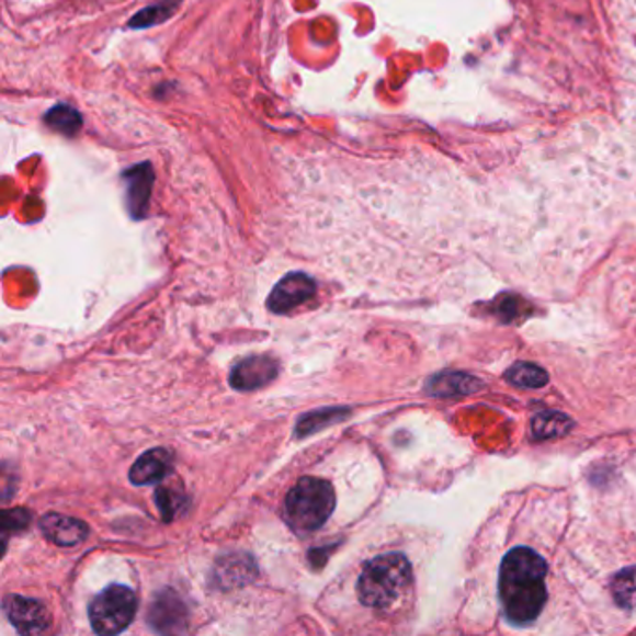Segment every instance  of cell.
Returning <instances> with one entry per match:
<instances>
[{
  "mask_svg": "<svg viewBox=\"0 0 636 636\" xmlns=\"http://www.w3.org/2000/svg\"><path fill=\"white\" fill-rule=\"evenodd\" d=\"M39 529L49 542L57 543L60 547H76L88 537L87 524L79 519L66 518L49 513L39 521Z\"/></svg>",
  "mask_w": 636,
  "mask_h": 636,
  "instance_id": "cell-8",
  "label": "cell"
},
{
  "mask_svg": "<svg viewBox=\"0 0 636 636\" xmlns=\"http://www.w3.org/2000/svg\"><path fill=\"white\" fill-rule=\"evenodd\" d=\"M45 124L64 137L73 138L82 129V116L73 106L57 105L44 116Z\"/></svg>",
  "mask_w": 636,
  "mask_h": 636,
  "instance_id": "cell-11",
  "label": "cell"
},
{
  "mask_svg": "<svg viewBox=\"0 0 636 636\" xmlns=\"http://www.w3.org/2000/svg\"><path fill=\"white\" fill-rule=\"evenodd\" d=\"M612 595L622 609H636V566L622 569L614 577Z\"/></svg>",
  "mask_w": 636,
  "mask_h": 636,
  "instance_id": "cell-14",
  "label": "cell"
},
{
  "mask_svg": "<svg viewBox=\"0 0 636 636\" xmlns=\"http://www.w3.org/2000/svg\"><path fill=\"white\" fill-rule=\"evenodd\" d=\"M506 379L510 381L512 385L521 388H542L547 385L549 375L545 370L540 368L536 364H529V362H518L515 366L506 372Z\"/></svg>",
  "mask_w": 636,
  "mask_h": 636,
  "instance_id": "cell-13",
  "label": "cell"
},
{
  "mask_svg": "<svg viewBox=\"0 0 636 636\" xmlns=\"http://www.w3.org/2000/svg\"><path fill=\"white\" fill-rule=\"evenodd\" d=\"M411 584V564L399 553L381 555L362 568L356 592L362 605L372 609L393 606Z\"/></svg>",
  "mask_w": 636,
  "mask_h": 636,
  "instance_id": "cell-2",
  "label": "cell"
},
{
  "mask_svg": "<svg viewBox=\"0 0 636 636\" xmlns=\"http://www.w3.org/2000/svg\"><path fill=\"white\" fill-rule=\"evenodd\" d=\"M124 178L127 181L129 212H132L133 217L140 219L148 209V202H150L154 169H151L150 162H143V164L124 172Z\"/></svg>",
  "mask_w": 636,
  "mask_h": 636,
  "instance_id": "cell-9",
  "label": "cell"
},
{
  "mask_svg": "<svg viewBox=\"0 0 636 636\" xmlns=\"http://www.w3.org/2000/svg\"><path fill=\"white\" fill-rule=\"evenodd\" d=\"M547 564L536 550L518 547L500 564L499 595L506 616L513 624H531L547 601Z\"/></svg>",
  "mask_w": 636,
  "mask_h": 636,
  "instance_id": "cell-1",
  "label": "cell"
},
{
  "mask_svg": "<svg viewBox=\"0 0 636 636\" xmlns=\"http://www.w3.org/2000/svg\"><path fill=\"white\" fill-rule=\"evenodd\" d=\"M170 470H172L170 452L156 448L138 457V462L133 465L129 478L135 486H148V484L161 481L164 476H169Z\"/></svg>",
  "mask_w": 636,
  "mask_h": 636,
  "instance_id": "cell-10",
  "label": "cell"
},
{
  "mask_svg": "<svg viewBox=\"0 0 636 636\" xmlns=\"http://www.w3.org/2000/svg\"><path fill=\"white\" fill-rule=\"evenodd\" d=\"M137 612V598L127 587L106 588L90 605V624L100 635H118L127 629Z\"/></svg>",
  "mask_w": 636,
  "mask_h": 636,
  "instance_id": "cell-4",
  "label": "cell"
},
{
  "mask_svg": "<svg viewBox=\"0 0 636 636\" xmlns=\"http://www.w3.org/2000/svg\"><path fill=\"white\" fill-rule=\"evenodd\" d=\"M181 0H159L157 4L144 8L129 21L132 29H146V26L159 25L162 21L170 20L175 10L180 8Z\"/></svg>",
  "mask_w": 636,
  "mask_h": 636,
  "instance_id": "cell-12",
  "label": "cell"
},
{
  "mask_svg": "<svg viewBox=\"0 0 636 636\" xmlns=\"http://www.w3.org/2000/svg\"><path fill=\"white\" fill-rule=\"evenodd\" d=\"M334 504L337 497L331 484L306 476L287 493V521L300 532L318 531L331 518Z\"/></svg>",
  "mask_w": 636,
  "mask_h": 636,
  "instance_id": "cell-3",
  "label": "cell"
},
{
  "mask_svg": "<svg viewBox=\"0 0 636 636\" xmlns=\"http://www.w3.org/2000/svg\"><path fill=\"white\" fill-rule=\"evenodd\" d=\"M532 428H534V438H556V435H564L566 431H569L571 420L564 414H558V412H545V414L536 417Z\"/></svg>",
  "mask_w": 636,
  "mask_h": 636,
  "instance_id": "cell-15",
  "label": "cell"
},
{
  "mask_svg": "<svg viewBox=\"0 0 636 636\" xmlns=\"http://www.w3.org/2000/svg\"><path fill=\"white\" fill-rule=\"evenodd\" d=\"M7 612L13 627L20 631L21 635H42L49 629V612L44 603H39L36 599L12 595L7 599Z\"/></svg>",
  "mask_w": 636,
  "mask_h": 636,
  "instance_id": "cell-6",
  "label": "cell"
},
{
  "mask_svg": "<svg viewBox=\"0 0 636 636\" xmlns=\"http://www.w3.org/2000/svg\"><path fill=\"white\" fill-rule=\"evenodd\" d=\"M316 294V282L305 273H292L276 284L269 295L268 305L275 314L289 313Z\"/></svg>",
  "mask_w": 636,
  "mask_h": 636,
  "instance_id": "cell-5",
  "label": "cell"
},
{
  "mask_svg": "<svg viewBox=\"0 0 636 636\" xmlns=\"http://www.w3.org/2000/svg\"><path fill=\"white\" fill-rule=\"evenodd\" d=\"M276 375H279V364L271 356H249L231 370L230 383L231 387L238 390H254L271 383Z\"/></svg>",
  "mask_w": 636,
  "mask_h": 636,
  "instance_id": "cell-7",
  "label": "cell"
}]
</instances>
